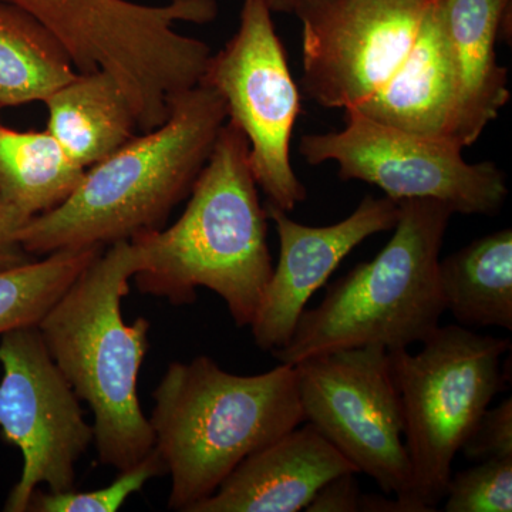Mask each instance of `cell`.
<instances>
[{
  "mask_svg": "<svg viewBox=\"0 0 512 512\" xmlns=\"http://www.w3.org/2000/svg\"><path fill=\"white\" fill-rule=\"evenodd\" d=\"M295 16L309 99L448 140L454 79L436 0H309Z\"/></svg>",
  "mask_w": 512,
  "mask_h": 512,
  "instance_id": "1",
  "label": "cell"
},
{
  "mask_svg": "<svg viewBox=\"0 0 512 512\" xmlns=\"http://www.w3.org/2000/svg\"><path fill=\"white\" fill-rule=\"evenodd\" d=\"M130 242L138 291L190 305L207 288L227 303L235 325L251 326L274 265L248 141L235 124L221 128L181 217Z\"/></svg>",
  "mask_w": 512,
  "mask_h": 512,
  "instance_id": "2",
  "label": "cell"
},
{
  "mask_svg": "<svg viewBox=\"0 0 512 512\" xmlns=\"http://www.w3.org/2000/svg\"><path fill=\"white\" fill-rule=\"evenodd\" d=\"M227 123L220 94L204 83L171 101L161 126L143 131L86 168L73 194L30 218L19 241L42 258L67 248L109 247L163 228L188 197Z\"/></svg>",
  "mask_w": 512,
  "mask_h": 512,
  "instance_id": "3",
  "label": "cell"
},
{
  "mask_svg": "<svg viewBox=\"0 0 512 512\" xmlns=\"http://www.w3.org/2000/svg\"><path fill=\"white\" fill-rule=\"evenodd\" d=\"M138 268L130 241L87 266L40 320L47 352L94 414L99 463L127 470L154 450V431L138 399V375L150 349L151 323H127L121 301Z\"/></svg>",
  "mask_w": 512,
  "mask_h": 512,
  "instance_id": "4",
  "label": "cell"
},
{
  "mask_svg": "<svg viewBox=\"0 0 512 512\" xmlns=\"http://www.w3.org/2000/svg\"><path fill=\"white\" fill-rule=\"evenodd\" d=\"M154 448L171 477L168 508L191 512L249 454L305 423L295 367L232 375L208 356L173 362L154 390Z\"/></svg>",
  "mask_w": 512,
  "mask_h": 512,
  "instance_id": "5",
  "label": "cell"
},
{
  "mask_svg": "<svg viewBox=\"0 0 512 512\" xmlns=\"http://www.w3.org/2000/svg\"><path fill=\"white\" fill-rule=\"evenodd\" d=\"M393 237L375 259L329 285L316 308L303 311L284 348V365L336 350L421 343L446 312L439 285L440 251L453 208L429 198L399 202Z\"/></svg>",
  "mask_w": 512,
  "mask_h": 512,
  "instance_id": "6",
  "label": "cell"
},
{
  "mask_svg": "<svg viewBox=\"0 0 512 512\" xmlns=\"http://www.w3.org/2000/svg\"><path fill=\"white\" fill-rule=\"evenodd\" d=\"M413 355L389 352L402 404L410 487L400 500L416 512L444 500L454 457L503 389L501 357L510 340L478 335L460 325L437 328Z\"/></svg>",
  "mask_w": 512,
  "mask_h": 512,
  "instance_id": "7",
  "label": "cell"
},
{
  "mask_svg": "<svg viewBox=\"0 0 512 512\" xmlns=\"http://www.w3.org/2000/svg\"><path fill=\"white\" fill-rule=\"evenodd\" d=\"M447 138L387 126L345 110V127L299 141L306 163H336L342 180L376 185L390 200L429 198L454 214L495 215L508 197L507 178L491 161L471 164Z\"/></svg>",
  "mask_w": 512,
  "mask_h": 512,
  "instance_id": "8",
  "label": "cell"
},
{
  "mask_svg": "<svg viewBox=\"0 0 512 512\" xmlns=\"http://www.w3.org/2000/svg\"><path fill=\"white\" fill-rule=\"evenodd\" d=\"M201 83L220 94L227 120L247 138L252 175L268 204L295 210L308 197L291 163L301 94L265 0H242L238 30L211 55Z\"/></svg>",
  "mask_w": 512,
  "mask_h": 512,
  "instance_id": "9",
  "label": "cell"
},
{
  "mask_svg": "<svg viewBox=\"0 0 512 512\" xmlns=\"http://www.w3.org/2000/svg\"><path fill=\"white\" fill-rule=\"evenodd\" d=\"M295 367L305 423L387 495L410 487L404 421L389 352L382 346L336 350Z\"/></svg>",
  "mask_w": 512,
  "mask_h": 512,
  "instance_id": "10",
  "label": "cell"
},
{
  "mask_svg": "<svg viewBox=\"0 0 512 512\" xmlns=\"http://www.w3.org/2000/svg\"><path fill=\"white\" fill-rule=\"evenodd\" d=\"M0 366V437L23 457L3 510L26 512L39 485L76 490V464L93 443V426L37 326L0 336Z\"/></svg>",
  "mask_w": 512,
  "mask_h": 512,
  "instance_id": "11",
  "label": "cell"
},
{
  "mask_svg": "<svg viewBox=\"0 0 512 512\" xmlns=\"http://www.w3.org/2000/svg\"><path fill=\"white\" fill-rule=\"evenodd\" d=\"M279 239V262L272 269L254 322L255 345L264 352L284 348L313 293L328 282L340 262L365 239L392 231L399 220V202L366 195L348 218L328 227H308L289 212L265 205Z\"/></svg>",
  "mask_w": 512,
  "mask_h": 512,
  "instance_id": "12",
  "label": "cell"
},
{
  "mask_svg": "<svg viewBox=\"0 0 512 512\" xmlns=\"http://www.w3.org/2000/svg\"><path fill=\"white\" fill-rule=\"evenodd\" d=\"M356 467L312 424L298 426L241 461L191 512L305 511L332 478Z\"/></svg>",
  "mask_w": 512,
  "mask_h": 512,
  "instance_id": "13",
  "label": "cell"
},
{
  "mask_svg": "<svg viewBox=\"0 0 512 512\" xmlns=\"http://www.w3.org/2000/svg\"><path fill=\"white\" fill-rule=\"evenodd\" d=\"M450 53L454 111L450 141L476 143L510 100L508 70L495 52L511 0H436Z\"/></svg>",
  "mask_w": 512,
  "mask_h": 512,
  "instance_id": "14",
  "label": "cell"
},
{
  "mask_svg": "<svg viewBox=\"0 0 512 512\" xmlns=\"http://www.w3.org/2000/svg\"><path fill=\"white\" fill-rule=\"evenodd\" d=\"M25 10L62 43L79 73L123 66L146 39L151 12L133 0H0Z\"/></svg>",
  "mask_w": 512,
  "mask_h": 512,
  "instance_id": "15",
  "label": "cell"
},
{
  "mask_svg": "<svg viewBox=\"0 0 512 512\" xmlns=\"http://www.w3.org/2000/svg\"><path fill=\"white\" fill-rule=\"evenodd\" d=\"M46 130L63 150L92 167L137 136L133 109L111 74L79 73L45 100Z\"/></svg>",
  "mask_w": 512,
  "mask_h": 512,
  "instance_id": "16",
  "label": "cell"
},
{
  "mask_svg": "<svg viewBox=\"0 0 512 512\" xmlns=\"http://www.w3.org/2000/svg\"><path fill=\"white\" fill-rule=\"evenodd\" d=\"M446 311L464 328L512 330V231L485 235L439 261Z\"/></svg>",
  "mask_w": 512,
  "mask_h": 512,
  "instance_id": "17",
  "label": "cell"
},
{
  "mask_svg": "<svg viewBox=\"0 0 512 512\" xmlns=\"http://www.w3.org/2000/svg\"><path fill=\"white\" fill-rule=\"evenodd\" d=\"M84 171L49 131L0 124V201L28 220L63 204Z\"/></svg>",
  "mask_w": 512,
  "mask_h": 512,
  "instance_id": "18",
  "label": "cell"
},
{
  "mask_svg": "<svg viewBox=\"0 0 512 512\" xmlns=\"http://www.w3.org/2000/svg\"><path fill=\"white\" fill-rule=\"evenodd\" d=\"M62 43L25 10L0 2V107L43 101L77 76Z\"/></svg>",
  "mask_w": 512,
  "mask_h": 512,
  "instance_id": "19",
  "label": "cell"
},
{
  "mask_svg": "<svg viewBox=\"0 0 512 512\" xmlns=\"http://www.w3.org/2000/svg\"><path fill=\"white\" fill-rule=\"evenodd\" d=\"M106 247L67 248L0 271V336L37 326Z\"/></svg>",
  "mask_w": 512,
  "mask_h": 512,
  "instance_id": "20",
  "label": "cell"
},
{
  "mask_svg": "<svg viewBox=\"0 0 512 512\" xmlns=\"http://www.w3.org/2000/svg\"><path fill=\"white\" fill-rule=\"evenodd\" d=\"M119 477L107 487L99 490L77 493H50L36 490L30 500L29 510L35 512H116L126 503L131 495L143 490L144 485L153 478L167 474L163 458L156 448L143 460L119 471Z\"/></svg>",
  "mask_w": 512,
  "mask_h": 512,
  "instance_id": "21",
  "label": "cell"
},
{
  "mask_svg": "<svg viewBox=\"0 0 512 512\" xmlns=\"http://www.w3.org/2000/svg\"><path fill=\"white\" fill-rule=\"evenodd\" d=\"M444 498L447 512H511L512 457L487 458L451 474Z\"/></svg>",
  "mask_w": 512,
  "mask_h": 512,
  "instance_id": "22",
  "label": "cell"
},
{
  "mask_svg": "<svg viewBox=\"0 0 512 512\" xmlns=\"http://www.w3.org/2000/svg\"><path fill=\"white\" fill-rule=\"evenodd\" d=\"M464 456L474 461L512 457V400L487 409L461 447Z\"/></svg>",
  "mask_w": 512,
  "mask_h": 512,
  "instance_id": "23",
  "label": "cell"
},
{
  "mask_svg": "<svg viewBox=\"0 0 512 512\" xmlns=\"http://www.w3.org/2000/svg\"><path fill=\"white\" fill-rule=\"evenodd\" d=\"M359 485L355 473L340 474L332 478L316 493L306 512H357L360 511Z\"/></svg>",
  "mask_w": 512,
  "mask_h": 512,
  "instance_id": "24",
  "label": "cell"
},
{
  "mask_svg": "<svg viewBox=\"0 0 512 512\" xmlns=\"http://www.w3.org/2000/svg\"><path fill=\"white\" fill-rule=\"evenodd\" d=\"M28 221V218L0 201V271L28 264L36 259L23 249L19 241L20 228Z\"/></svg>",
  "mask_w": 512,
  "mask_h": 512,
  "instance_id": "25",
  "label": "cell"
},
{
  "mask_svg": "<svg viewBox=\"0 0 512 512\" xmlns=\"http://www.w3.org/2000/svg\"><path fill=\"white\" fill-rule=\"evenodd\" d=\"M268 8L272 13H282V15H293L298 13V10L309 0H265Z\"/></svg>",
  "mask_w": 512,
  "mask_h": 512,
  "instance_id": "26",
  "label": "cell"
},
{
  "mask_svg": "<svg viewBox=\"0 0 512 512\" xmlns=\"http://www.w3.org/2000/svg\"><path fill=\"white\" fill-rule=\"evenodd\" d=\"M0 111H2V107H0Z\"/></svg>",
  "mask_w": 512,
  "mask_h": 512,
  "instance_id": "27",
  "label": "cell"
}]
</instances>
